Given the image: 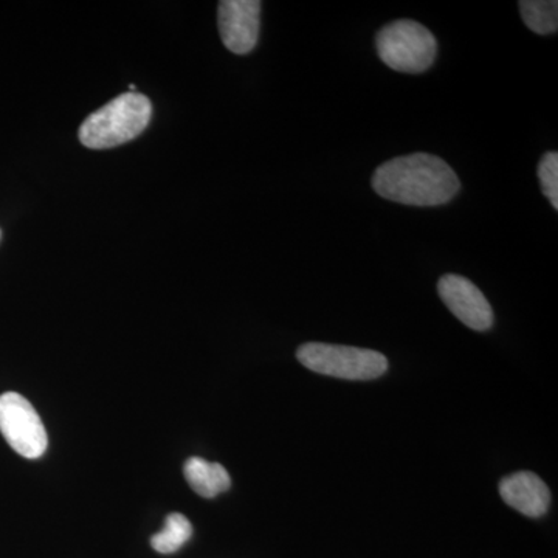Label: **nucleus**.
Listing matches in <instances>:
<instances>
[{
  "label": "nucleus",
  "mask_w": 558,
  "mask_h": 558,
  "mask_svg": "<svg viewBox=\"0 0 558 558\" xmlns=\"http://www.w3.org/2000/svg\"><path fill=\"white\" fill-rule=\"evenodd\" d=\"M373 189L380 197L396 204L439 207L457 196L461 182L447 161L417 153L380 165L373 175Z\"/></svg>",
  "instance_id": "obj_1"
},
{
  "label": "nucleus",
  "mask_w": 558,
  "mask_h": 558,
  "mask_svg": "<svg viewBox=\"0 0 558 558\" xmlns=\"http://www.w3.org/2000/svg\"><path fill=\"white\" fill-rule=\"evenodd\" d=\"M153 116V105L137 92L121 94L101 109L90 113L80 128L86 148L109 149L138 137Z\"/></svg>",
  "instance_id": "obj_2"
},
{
  "label": "nucleus",
  "mask_w": 558,
  "mask_h": 558,
  "mask_svg": "<svg viewBox=\"0 0 558 558\" xmlns=\"http://www.w3.org/2000/svg\"><path fill=\"white\" fill-rule=\"evenodd\" d=\"M376 49L389 69L414 75L432 68L438 57V40L418 22L399 20L377 33Z\"/></svg>",
  "instance_id": "obj_3"
},
{
  "label": "nucleus",
  "mask_w": 558,
  "mask_h": 558,
  "mask_svg": "<svg viewBox=\"0 0 558 558\" xmlns=\"http://www.w3.org/2000/svg\"><path fill=\"white\" fill-rule=\"evenodd\" d=\"M296 357L304 368L339 379H377L388 369V360L380 352L340 344L306 343Z\"/></svg>",
  "instance_id": "obj_4"
},
{
  "label": "nucleus",
  "mask_w": 558,
  "mask_h": 558,
  "mask_svg": "<svg viewBox=\"0 0 558 558\" xmlns=\"http://www.w3.org/2000/svg\"><path fill=\"white\" fill-rule=\"evenodd\" d=\"M0 433L11 449L24 458H40L49 446L39 414L20 392L0 396Z\"/></svg>",
  "instance_id": "obj_5"
},
{
  "label": "nucleus",
  "mask_w": 558,
  "mask_h": 558,
  "mask_svg": "<svg viewBox=\"0 0 558 558\" xmlns=\"http://www.w3.org/2000/svg\"><path fill=\"white\" fill-rule=\"evenodd\" d=\"M260 2L258 0H222L218 25L223 46L234 54H247L258 44Z\"/></svg>",
  "instance_id": "obj_6"
},
{
  "label": "nucleus",
  "mask_w": 558,
  "mask_h": 558,
  "mask_svg": "<svg viewBox=\"0 0 558 558\" xmlns=\"http://www.w3.org/2000/svg\"><path fill=\"white\" fill-rule=\"evenodd\" d=\"M438 292L451 314L470 329L487 330L494 325L490 303L470 279L446 275L439 279Z\"/></svg>",
  "instance_id": "obj_7"
},
{
  "label": "nucleus",
  "mask_w": 558,
  "mask_h": 558,
  "mask_svg": "<svg viewBox=\"0 0 558 558\" xmlns=\"http://www.w3.org/2000/svg\"><path fill=\"white\" fill-rule=\"evenodd\" d=\"M499 495L510 508L519 510L523 515L537 519L545 515L549 508V488L531 472L510 475L499 483Z\"/></svg>",
  "instance_id": "obj_8"
},
{
  "label": "nucleus",
  "mask_w": 558,
  "mask_h": 558,
  "mask_svg": "<svg viewBox=\"0 0 558 558\" xmlns=\"http://www.w3.org/2000/svg\"><path fill=\"white\" fill-rule=\"evenodd\" d=\"M185 478L191 488L204 498L218 497L222 492L229 490L231 480L226 468L218 462H208L207 459L193 457L183 468Z\"/></svg>",
  "instance_id": "obj_9"
},
{
  "label": "nucleus",
  "mask_w": 558,
  "mask_h": 558,
  "mask_svg": "<svg viewBox=\"0 0 558 558\" xmlns=\"http://www.w3.org/2000/svg\"><path fill=\"white\" fill-rule=\"evenodd\" d=\"M521 20L537 35H554L558 28V2L556 0H521Z\"/></svg>",
  "instance_id": "obj_10"
},
{
  "label": "nucleus",
  "mask_w": 558,
  "mask_h": 558,
  "mask_svg": "<svg viewBox=\"0 0 558 558\" xmlns=\"http://www.w3.org/2000/svg\"><path fill=\"white\" fill-rule=\"evenodd\" d=\"M193 535L190 520L182 513H170L165 527L150 538V546L160 554H172L182 548Z\"/></svg>",
  "instance_id": "obj_11"
},
{
  "label": "nucleus",
  "mask_w": 558,
  "mask_h": 558,
  "mask_svg": "<svg viewBox=\"0 0 558 558\" xmlns=\"http://www.w3.org/2000/svg\"><path fill=\"white\" fill-rule=\"evenodd\" d=\"M538 179L543 194L554 209H558V154L546 153L538 163Z\"/></svg>",
  "instance_id": "obj_12"
}]
</instances>
